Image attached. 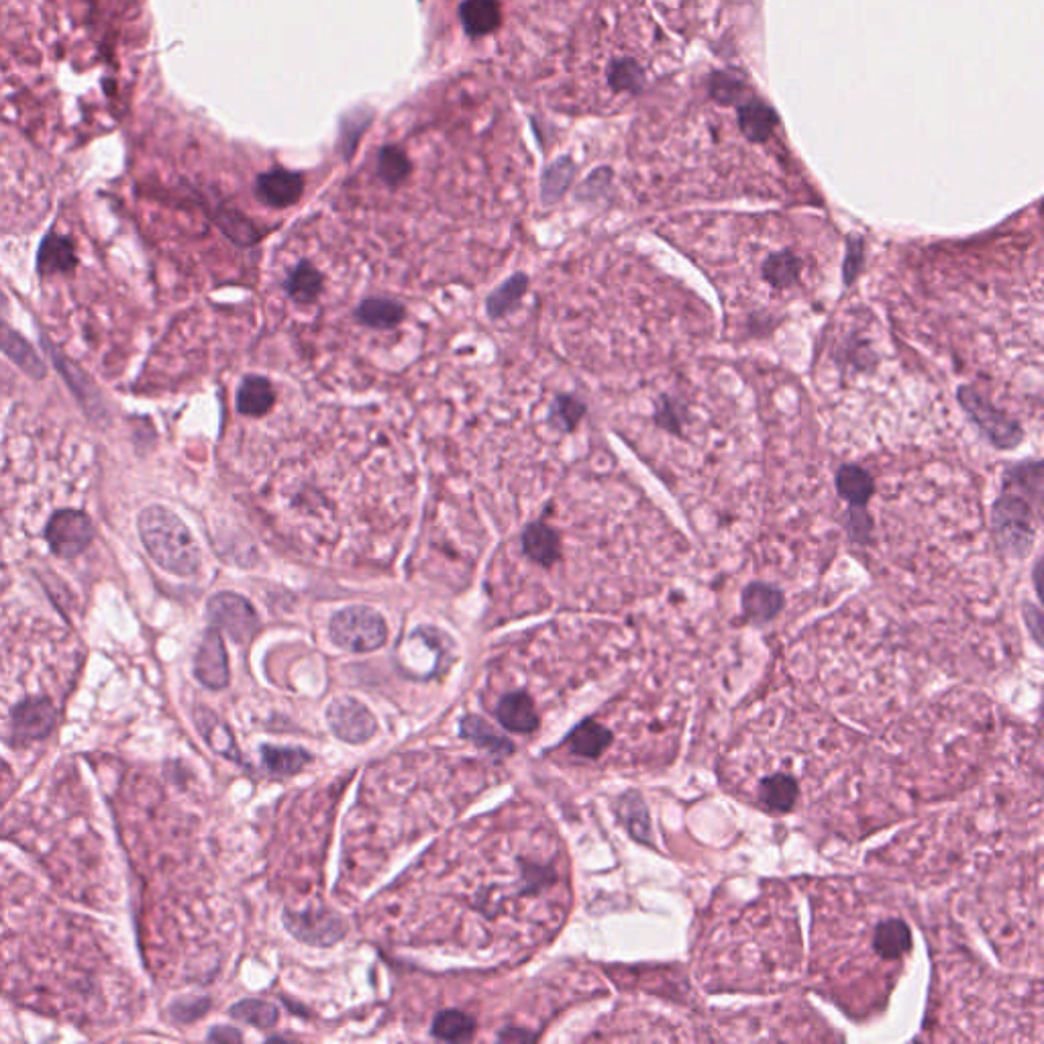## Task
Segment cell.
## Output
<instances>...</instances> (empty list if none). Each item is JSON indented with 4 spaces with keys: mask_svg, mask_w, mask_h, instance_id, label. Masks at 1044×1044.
<instances>
[{
    "mask_svg": "<svg viewBox=\"0 0 1044 1044\" xmlns=\"http://www.w3.org/2000/svg\"><path fill=\"white\" fill-rule=\"evenodd\" d=\"M137 533L147 555L164 571L178 578H192L200 569V547L184 525V520L170 508L153 504L139 512Z\"/></svg>",
    "mask_w": 1044,
    "mask_h": 1044,
    "instance_id": "6da1fadb",
    "label": "cell"
},
{
    "mask_svg": "<svg viewBox=\"0 0 1044 1044\" xmlns=\"http://www.w3.org/2000/svg\"><path fill=\"white\" fill-rule=\"evenodd\" d=\"M991 531H994L996 545L1008 557H1026L1036 541V522L1030 502L1012 492H1004L991 506Z\"/></svg>",
    "mask_w": 1044,
    "mask_h": 1044,
    "instance_id": "7a4b0ae2",
    "label": "cell"
},
{
    "mask_svg": "<svg viewBox=\"0 0 1044 1044\" xmlns=\"http://www.w3.org/2000/svg\"><path fill=\"white\" fill-rule=\"evenodd\" d=\"M957 400L961 408L967 412L969 421L977 427L981 437L1000 451L1016 449L1024 441V429L1022 425L1012 419V416L1004 414L996 406H991L989 400L979 394L973 386H961L957 390Z\"/></svg>",
    "mask_w": 1044,
    "mask_h": 1044,
    "instance_id": "3957f363",
    "label": "cell"
},
{
    "mask_svg": "<svg viewBox=\"0 0 1044 1044\" xmlns=\"http://www.w3.org/2000/svg\"><path fill=\"white\" fill-rule=\"evenodd\" d=\"M386 622L368 606H351L331 620V637L337 647L351 653L376 651L386 643Z\"/></svg>",
    "mask_w": 1044,
    "mask_h": 1044,
    "instance_id": "277c9868",
    "label": "cell"
},
{
    "mask_svg": "<svg viewBox=\"0 0 1044 1044\" xmlns=\"http://www.w3.org/2000/svg\"><path fill=\"white\" fill-rule=\"evenodd\" d=\"M96 537L92 518L82 510H58L49 516L45 539L54 555L62 559H76Z\"/></svg>",
    "mask_w": 1044,
    "mask_h": 1044,
    "instance_id": "5b68a950",
    "label": "cell"
},
{
    "mask_svg": "<svg viewBox=\"0 0 1044 1044\" xmlns=\"http://www.w3.org/2000/svg\"><path fill=\"white\" fill-rule=\"evenodd\" d=\"M208 620L213 629L225 633L235 643H247L257 631V614L253 606L239 594L221 592L208 600Z\"/></svg>",
    "mask_w": 1044,
    "mask_h": 1044,
    "instance_id": "8992f818",
    "label": "cell"
},
{
    "mask_svg": "<svg viewBox=\"0 0 1044 1044\" xmlns=\"http://www.w3.org/2000/svg\"><path fill=\"white\" fill-rule=\"evenodd\" d=\"M327 720L333 733L345 743H363L374 737L378 722L374 714L353 698H341L327 710Z\"/></svg>",
    "mask_w": 1044,
    "mask_h": 1044,
    "instance_id": "52a82bcc",
    "label": "cell"
},
{
    "mask_svg": "<svg viewBox=\"0 0 1044 1044\" xmlns=\"http://www.w3.org/2000/svg\"><path fill=\"white\" fill-rule=\"evenodd\" d=\"M286 924L292 930L294 936L308 945H333L339 938H343L347 926L345 922L333 914L331 910L319 908V910H304V912H292L286 916Z\"/></svg>",
    "mask_w": 1044,
    "mask_h": 1044,
    "instance_id": "ba28073f",
    "label": "cell"
},
{
    "mask_svg": "<svg viewBox=\"0 0 1044 1044\" xmlns=\"http://www.w3.org/2000/svg\"><path fill=\"white\" fill-rule=\"evenodd\" d=\"M7 310L9 300L3 294V290H0V351H3L31 380H43L47 376L45 361L37 355L31 343L9 325Z\"/></svg>",
    "mask_w": 1044,
    "mask_h": 1044,
    "instance_id": "9c48e42d",
    "label": "cell"
},
{
    "mask_svg": "<svg viewBox=\"0 0 1044 1044\" xmlns=\"http://www.w3.org/2000/svg\"><path fill=\"white\" fill-rule=\"evenodd\" d=\"M194 673L198 682L211 690H221L229 684L227 653L223 637L217 629H211L204 635L194 659Z\"/></svg>",
    "mask_w": 1044,
    "mask_h": 1044,
    "instance_id": "30bf717a",
    "label": "cell"
},
{
    "mask_svg": "<svg viewBox=\"0 0 1044 1044\" xmlns=\"http://www.w3.org/2000/svg\"><path fill=\"white\" fill-rule=\"evenodd\" d=\"M58 722V710L47 700L23 702L13 712L11 730L19 745L45 739Z\"/></svg>",
    "mask_w": 1044,
    "mask_h": 1044,
    "instance_id": "8fae6325",
    "label": "cell"
},
{
    "mask_svg": "<svg viewBox=\"0 0 1044 1044\" xmlns=\"http://www.w3.org/2000/svg\"><path fill=\"white\" fill-rule=\"evenodd\" d=\"M41 345L47 349L51 359H54L58 372L68 380L70 390L76 394V398L80 400V404L84 406V410L92 416V419H102V416H107V408H104V402L100 400V392L86 378V374L80 372L76 365L68 357H64L45 337H41Z\"/></svg>",
    "mask_w": 1044,
    "mask_h": 1044,
    "instance_id": "7c38bea8",
    "label": "cell"
},
{
    "mask_svg": "<svg viewBox=\"0 0 1044 1044\" xmlns=\"http://www.w3.org/2000/svg\"><path fill=\"white\" fill-rule=\"evenodd\" d=\"M78 266V257L74 243L64 237L49 233L37 251V272L41 276H54V274H66L72 272Z\"/></svg>",
    "mask_w": 1044,
    "mask_h": 1044,
    "instance_id": "4fadbf2b",
    "label": "cell"
},
{
    "mask_svg": "<svg viewBox=\"0 0 1044 1044\" xmlns=\"http://www.w3.org/2000/svg\"><path fill=\"white\" fill-rule=\"evenodd\" d=\"M759 802L763 808L775 814H786L792 812L800 798V786L796 777L790 773H773L767 775L757 788Z\"/></svg>",
    "mask_w": 1044,
    "mask_h": 1044,
    "instance_id": "5bb4252c",
    "label": "cell"
},
{
    "mask_svg": "<svg viewBox=\"0 0 1044 1044\" xmlns=\"http://www.w3.org/2000/svg\"><path fill=\"white\" fill-rule=\"evenodd\" d=\"M520 549L529 561L551 567L559 559V535L545 520H537L520 537Z\"/></svg>",
    "mask_w": 1044,
    "mask_h": 1044,
    "instance_id": "9a60e30c",
    "label": "cell"
},
{
    "mask_svg": "<svg viewBox=\"0 0 1044 1044\" xmlns=\"http://www.w3.org/2000/svg\"><path fill=\"white\" fill-rule=\"evenodd\" d=\"M496 716L504 728L510 733L529 735L539 726V716L531 698L522 692H512L500 698L496 706Z\"/></svg>",
    "mask_w": 1044,
    "mask_h": 1044,
    "instance_id": "2e32d148",
    "label": "cell"
},
{
    "mask_svg": "<svg viewBox=\"0 0 1044 1044\" xmlns=\"http://www.w3.org/2000/svg\"><path fill=\"white\" fill-rule=\"evenodd\" d=\"M743 614L753 624L773 620L783 608V592L765 582H753L743 590Z\"/></svg>",
    "mask_w": 1044,
    "mask_h": 1044,
    "instance_id": "e0dca14e",
    "label": "cell"
},
{
    "mask_svg": "<svg viewBox=\"0 0 1044 1044\" xmlns=\"http://www.w3.org/2000/svg\"><path fill=\"white\" fill-rule=\"evenodd\" d=\"M912 949V932L900 918L883 920L873 934V951L883 961H902Z\"/></svg>",
    "mask_w": 1044,
    "mask_h": 1044,
    "instance_id": "ac0fdd59",
    "label": "cell"
},
{
    "mask_svg": "<svg viewBox=\"0 0 1044 1044\" xmlns=\"http://www.w3.org/2000/svg\"><path fill=\"white\" fill-rule=\"evenodd\" d=\"M837 492L851 506H867L871 496L875 494V482L865 467L857 463H845L837 469L834 476Z\"/></svg>",
    "mask_w": 1044,
    "mask_h": 1044,
    "instance_id": "d6986e66",
    "label": "cell"
},
{
    "mask_svg": "<svg viewBox=\"0 0 1044 1044\" xmlns=\"http://www.w3.org/2000/svg\"><path fill=\"white\" fill-rule=\"evenodd\" d=\"M194 720H196V726L200 728V733L204 737V741L211 745L213 751L237 761L239 759V749H237V743L231 735V730L227 728V724L217 716L213 714L208 708H202L198 706L194 710Z\"/></svg>",
    "mask_w": 1044,
    "mask_h": 1044,
    "instance_id": "ffe728a7",
    "label": "cell"
},
{
    "mask_svg": "<svg viewBox=\"0 0 1044 1044\" xmlns=\"http://www.w3.org/2000/svg\"><path fill=\"white\" fill-rule=\"evenodd\" d=\"M276 400L274 386L268 378L247 376L237 390V410L245 416H264Z\"/></svg>",
    "mask_w": 1044,
    "mask_h": 1044,
    "instance_id": "44dd1931",
    "label": "cell"
},
{
    "mask_svg": "<svg viewBox=\"0 0 1044 1044\" xmlns=\"http://www.w3.org/2000/svg\"><path fill=\"white\" fill-rule=\"evenodd\" d=\"M612 743V735L610 730L604 728L600 722L596 720H586L582 722L573 733L569 735V751L573 755H580V757H586V759H596L600 757Z\"/></svg>",
    "mask_w": 1044,
    "mask_h": 1044,
    "instance_id": "7402d4cb",
    "label": "cell"
},
{
    "mask_svg": "<svg viewBox=\"0 0 1044 1044\" xmlns=\"http://www.w3.org/2000/svg\"><path fill=\"white\" fill-rule=\"evenodd\" d=\"M302 192V180L296 174L274 172L257 182V196L270 206H288L298 200Z\"/></svg>",
    "mask_w": 1044,
    "mask_h": 1044,
    "instance_id": "603a6c76",
    "label": "cell"
},
{
    "mask_svg": "<svg viewBox=\"0 0 1044 1044\" xmlns=\"http://www.w3.org/2000/svg\"><path fill=\"white\" fill-rule=\"evenodd\" d=\"M1042 461H1024L1018 465H1010L1004 472V492L1006 490H1022L1034 502L1036 510L1042 504Z\"/></svg>",
    "mask_w": 1044,
    "mask_h": 1044,
    "instance_id": "cb8c5ba5",
    "label": "cell"
},
{
    "mask_svg": "<svg viewBox=\"0 0 1044 1044\" xmlns=\"http://www.w3.org/2000/svg\"><path fill=\"white\" fill-rule=\"evenodd\" d=\"M779 119L775 111L763 102H747L739 109V127L753 143H763L771 137Z\"/></svg>",
    "mask_w": 1044,
    "mask_h": 1044,
    "instance_id": "d4e9b609",
    "label": "cell"
},
{
    "mask_svg": "<svg viewBox=\"0 0 1044 1044\" xmlns=\"http://www.w3.org/2000/svg\"><path fill=\"white\" fill-rule=\"evenodd\" d=\"M802 264L790 249L775 251L763 261V280L773 288H790L800 280Z\"/></svg>",
    "mask_w": 1044,
    "mask_h": 1044,
    "instance_id": "484cf974",
    "label": "cell"
},
{
    "mask_svg": "<svg viewBox=\"0 0 1044 1044\" xmlns=\"http://www.w3.org/2000/svg\"><path fill=\"white\" fill-rule=\"evenodd\" d=\"M357 321L370 329H394L404 319V308L398 302L384 298H370L357 308Z\"/></svg>",
    "mask_w": 1044,
    "mask_h": 1044,
    "instance_id": "4316f807",
    "label": "cell"
},
{
    "mask_svg": "<svg viewBox=\"0 0 1044 1044\" xmlns=\"http://www.w3.org/2000/svg\"><path fill=\"white\" fill-rule=\"evenodd\" d=\"M321 284H323V278H321V272L310 266L308 261H302V264H298L294 270H290V274L286 276V282H284V290L286 294L294 300V302H312L319 292H321Z\"/></svg>",
    "mask_w": 1044,
    "mask_h": 1044,
    "instance_id": "83f0119b",
    "label": "cell"
},
{
    "mask_svg": "<svg viewBox=\"0 0 1044 1044\" xmlns=\"http://www.w3.org/2000/svg\"><path fill=\"white\" fill-rule=\"evenodd\" d=\"M608 84L614 92H641L645 86V70L629 58L614 60L608 68Z\"/></svg>",
    "mask_w": 1044,
    "mask_h": 1044,
    "instance_id": "f1b7e54d",
    "label": "cell"
},
{
    "mask_svg": "<svg viewBox=\"0 0 1044 1044\" xmlns=\"http://www.w3.org/2000/svg\"><path fill=\"white\" fill-rule=\"evenodd\" d=\"M474 1030H476V1022L465 1012H459V1010L441 1012L433 1022V1034L439 1040H449V1042L472 1038Z\"/></svg>",
    "mask_w": 1044,
    "mask_h": 1044,
    "instance_id": "f546056e",
    "label": "cell"
},
{
    "mask_svg": "<svg viewBox=\"0 0 1044 1044\" xmlns=\"http://www.w3.org/2000/svg\"><path fill=\"white\" fill-rule=\"evenodd\" d=\"M231 1016L239 1022H245V1024H251L259 1030H268L272 1026L278 1024V1010L268 1004V1002H261V1000H243L239 1004H235L231 1008Z\"/></svg>",
    "mask_w": 1044,
    "mask_h": 1044,
    "instance_id": "4dcf8cb0",
    "label": "cell"
},
{
    "mask_svg": "<svg viewBox=\"0 0 1044 1044\" xmlns=\"http://www.w3.org/2000/svg\"><path fill=\"white\" fill-rule=\"evenodd\" d=\"M461 730H463V735L467 739L480 743L482 747H488V749L500 751V753H510L512 751V745L506 739H500L494 733V728L486 720H482L478 716H467L461 722Z\"/></svg>",
    "mask_w": 1044,
    "mask_h": 1044,
    "instance_id": "1f68e13d",
    "label": "cell"
},
{
    "mask_svg": "<svg viewBox=\"0 0 1044 1044\" xmlns=\"http://www.w3.org/2000/svg\"><path fill=\"white\" fill-rule=\"evenodd\" d=\"M261 757H264L266 765L276 773H296L300 771L308 761L310 755L302 749H282V747H264L261 749Z\"/></svg>",
    "mask_w": 1044,
    "mask_h": 1044,
    "instance_id": "d6a6232c",
    "label": "cell"
},
{
    "mask_svg": "<svg viewBox=\"0 0 1044 1044\" xmlns=\"http://www.w3.org/2000/svg\"><path fill=\"white\" fill-rule=\"evenodd\" d=\"M684 414H686V408L677 402L675 398L663 394L659 400H657V408H655V414H653V421L659 429L671 433V435H682L684 431Z\"/></svg>",
    "mask_w": 1044,
    "mask_h": 1044,
    "instance_id": "836d02e7",
    "label": "cell"
},
{
    "mask_svg": "<svg viewBox=\"0 0 1044 1044\" xmlns=\"http://www.w3.org/2000/svg\"><path fill=\"white\" fill-rule=\"evenodd\" d=\"M745 84L730 72H716L712 76V82H710V94L712 98L718 102V104H724V107H730V104H735L743 98L745 94Z\"/></svg>",
    "mask_w": 1044,
    "mask_h": 1044,
    "instance_id": "e575fe53",
    "label": "cell"
},
{
    "mask_svg": "<svg viewBox=\"0 0 1044 1044\" xmlns=\"http://www.w3.org/2000/svg\"><path fill=\"white\" fill-rule=\"evenodd\" d=\"M527 290V278L525 276H514L512 280H508L504 286H500L488 300V310L492 317H500L504 315L506 310H510L516 300L522 296V292Z\"/></svg>",
    "mask_w": 1044,
    "mask_h": 1044,
    "instance_id": "d590c367",
    "label": "cell"
},
{
    "mask_svg": "<svg viewBox=\"0 0 1044 1044\" xmlns=\"http://www.w3.org/2000/svg\"><path fill=\"white\" fill-rule=\"evenodd\" d=\"M620 818L624 820L626 828L633 832V837L639 841H647L649 832V818L643 802L639 798H624L620 804Z\"/></svg>",
    "mask_w": 1044,
    "mask_h": 1044,
    "instance_id": "8d00e7d4",
    "label": "cell"
},
{
    "mask_svg": "<svg viewBox=\"0 0 1044 1044\" xmlns=\"http://www.w3.org/2000/svg\"><path fill=\"white\" fill-rule=\"evenodd\" d=\"M845 531L853 543L865 545L871 539L873 531V520L867 514L865 506H851V510L845 512Z\"/></svg>",
    "mask_w": 1044,
    "mask_h": 1044,
    "instance_id": "74e56055",
    "label": "cell"
},
{
    "mask_svg": "<svg viewBox=\"0 0 1044 1044\" xmlns=\"http://www.w3.org/2000/svg\"><path fill=\"white\" fill-rule=\"evenodd\" d=\"M584 412H586V406L580 400L571 398V396H561V398H557V402L553 406V421L563 431H571L582 421Z\"/></svg>",
    "mask_w": 1044,
    "mask_h": 1044,
    "instance_id": "f35d334b",
    "label": "cell"
},
{
    "mask_svg": "<svg viewBox=\"0 0 1044 1044\" xmlns=\"http://www.w3.org/2000/svg\"><path fill=\"white\" fill-rule=\"evenodd\" d=\"M863 253H865L863 237L851 235L847 239V255H845V261H843V282H845V286H851L857 280V276L861 274L863 261H865Z\"/></svg>",
    "mask_w": 1044,
    "mask_h": 1044,
    "instance_id": "ab89813d",
    "label": "cell"
},
{
    "mask_svg": "<svg viewBox=\"0 0 1044 1044\" xmlns=\"http://www.w3.org/2000/svg\"><path fill=\"white\" fill-rule=\"evenodd\" d=\"M573 176V170L569 164H559L557 170L551 172L547 184H545V196H551V198H557L563 194V190L567 188L569 180Z\"/></svg>",
    "mask_w": 1044,
    "mask_h": 1044,
    "instance_id": "60d3db41",
    "label": "cell"
},
{
    "mask_svg": "<svg viewBox=\"0 0 1044 1044\" xmlns=\"http://www.w3.org/2000/svg\"><path fill=\"white\" fill-rule=\"evenodd\" d=\"M208 1008V1002L204 1000H192L190 1004L188 1002H178L172 1006V1016L180 1022H192L194 1018L202 1016L204 1010Z\"/></svg>",
    "mask_w": 1044,
    "mask_h": 1044,
    "instance_id": "b9f144b4",
    "label": "cell"
},
{
    "mask_svg": "<svg viewBox=\"0 0 1044 1044\" xmlns=\"http://www.w3.org/2000/svg\"><path fill=\"white\" fill-rule=\"evenodd\" d=\"M1026 622H1028V626H1030V629H1032V633H1034V639H1036V641H1040V626H1042V614H1040V608H1038V606H1032V604H1028V606H1026Z\"/></svg>",
    "mask_w": 1044,
    "mask_h": 1044,
    "instance_id": "7bdbcfd3",
    "label": "cell"
},
{
    "mask_svg": "<svg viewBox=\"0 0 1044 1044\" xmlns=\"http://www.w3.org/2000/svg\"><path fill=\"white\" fill-rule=\"evenodd\" d=\"M208 1038L211 1040H231V1042H237L241 1040V1034L235 1030V1028H227V1026H221V1028H215L211 1034H208Z\"/></svg>",
    "mask_w": 1044,
    "mask_h": 1044,
    "instance_id": "ee69618b",
    "label": "cell"
}]
</instances>
